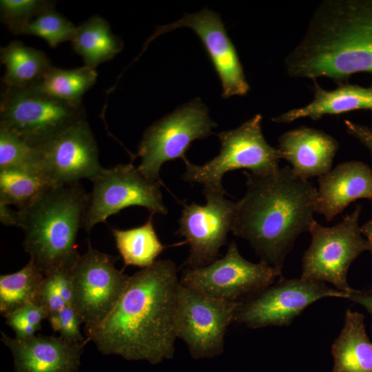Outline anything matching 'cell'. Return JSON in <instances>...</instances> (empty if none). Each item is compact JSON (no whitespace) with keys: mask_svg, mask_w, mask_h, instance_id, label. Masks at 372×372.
Here are the masks:
<instances>
[{"mask_svg":"<svg viewBox=\"0 0 372 372\" xmlns=\"http://www.w3.org/2000/svg\"><path fill=\"white\" fill-rule=\"evenodd\" d=\"M175 263L157 260L130 276L127 285L110 314L86 332L103 355L152 364L174 357L180 288Z\"/></svg>","mask_w":372,"mask_h":372,"instance_id":"obj_1","label":"cell"},{"mask_svg":"<svg viewBox=\"0 0 372 372\" xmlns=\"http://www.w3.org/2000/svg\"><path fill=\"white\" fill-rule=\"evenodd\" d=\"M243 174L246 192L236 202L231 231L249 242L260 261L282 272L295 240L316 221L317 189L289 166L267 174Z\"/></svg>","mask_w":372,"mask_h":372,"instance_id":"obj_2","label":"cell"},{"mask_svg":"<svg viewBox=\"0 0 372 372\" xmlns=\"http://www.w3.org/2000/svg\"><path fill=\"white\" fill-rule=\"evenodd\" d=\"M285 65L291 77L339 84L358 72L372 74V0L322 1Z\"/></svg>","mask_w":372,"mask_h":372,"instance_id":"obj_3","label":"cell"},{"mask_svg":"<svg viewBox=\"0 0 372 372\" xmlns=\"http://www.w3.org/2000/svg\"><path fill=\"white\" fill-rule=\"evenodd\" d=\"M87 197L79 183L51 187L31 205L17 210L24 250L44 276L71 269L79 257L76 237Z\"/></svg>","mask_w":372,"mask_h":372,"instance_id":"obj_4","label":"cell"},{"mask_svg":"<svg viewBox=\"0 0 372 372\" xmlns=\"http://www.w3.org/2000/svg\"><path fill=\"white\" fill-rule=\"evenodd\" d=\"M262 116L258 114L239 127L218 134L220 151L218 156L202 165L184 160L183 180L203 184L204 188L225 192L224 175L233 170L246 169L254 174L277 171L281 159L278 148L268 144L261 127Z\"/></svg>","mask_w":372,"mask_h":372,"instance_id":"obj_5","label":"cell"},{"mask_svg":"<svg viewBox=\"0 0 372 372\" xmlns=\"http://www.w3.org/2000/svg\"><path fill=\"white\" fill-rule=\"evenodd\" d=\"M84 119V107H74L33 86L4 87L1 94L0 126L37 149Z\"/></svg>","mask_w":372,"mask_h":372,"instance_id":"obj_6","label":"cell"},{"mask_svg":"<svg viewBox=\"0 0 372 372\" xmlns=\"http://www.w3.org/2000/svg\"><path fill=\"white\" fill-rule=\"evenodd\" d=\"M361 206L337 225L327 227L315 221L309 231L311 242L302 260L300 278L306 281L331 283L349 295L355 289L348 283L347 273L353 261L369 250L358 226Z\"/></svg>","mask_w":372,"mask_h":372,"instance_id":"obj_7","label":"cell"},{"mask_svg":"<svg viewBox=\"0 0 372 372\" xmlns=\"http://www.w3.org/2000/svg\"><path fill=\"white\" fill-rule=\"evenodd\" d=\"M216 126L199 99L183 105L145 130L138 146V169L149 180L162 184L161 166L177 158L185 160L191 143L212 134Z\"/></svg>","mask_w":372,"mask_h":372,"instance_id":"obj_8","label":"cell"},{"mask_svg":"<svg viewBox=\"0 0 372 372\" xmlns=\"http://www.w3.org/2000/svg\"><path fill=\"white\" fill-rule=\"evenodd\" d=\"M92 192L83 219L82 228L89 234L99 223L130 206H141L150 215H165L161 183L147 178L132 163L103 169L91 180Z\"/></svg>","mask_w":372,"mask_h":372,"instance_id":"obj_9","label":"cell"},{"mask_svg":"<svg viewBox=\"0 0 372 372\" xmlns=\"http://www.w3.org/2000/svg\"><path fill=\"white\" fill-rule=\"evenodd\" d=\"M349 296L324 282L286 279L281 276L274 283L238 300L234 322L251 329L289 326L318 300L348 298Z\"/></svg>","mask_w":372,"mask_h":372,"instance_id":"obj_10","label":"cell"},{"mask_svg":"<svg viewBox=\"0 0 372 372\" xmlns=\"http://www.w3.org/2000/svg\"><path fill=\"white\" fill-rule=\"evenodd\" d=\"M117 257L94 249L80 255L70 270L72 306L85 324V332L97 327L112 311L130 278L115 267Z\"/></svg>","mask_w":372,"mask_h":372,"instance_id":"obj_11","label":"cell"},{"mask_svg":"<svg viewBox=\"0 0 372 372\" xmlns=\"http://www.w3.org/2000/svg\"><path fill=\"white\" fill-rule=\"evenodd\" d=\"M237 304L238 301L219 300L180 285L176 336L186 344L194 359L211 358L223 353L225 335L234 322Z\"/></svg>","mask_w":372,"mask_h":372,"instance_id":"obj_12","label":"cell"},{"mask_svg":"<svg viewBox=\"0 0 372 372\" xmlns=\"http://www.w3.org/2000/svg\"><path fill=\"white\" fill-rule=\"evenodd\" d=\"M281 276V271L265 262L254 263L244 258L231 241L223 258L200 268H185L180 282L211 297L237 302L274 283Z\"/></svg>","mask_w":372,"mask_h":372,"instance_id":"obj_13","label":"cell"},{"mask_svg":"<svg viewBox=\"0 0 372 372\" xmlns=\"http://www.w3.org/2000/svg\"><path fill=\"white\" fill-rule=\"evenodd\" d=\"M205 205H184L177 231L189 246L185 268L207 266L218 259L231 229L236 202L225 197L226 192L204 188Z\"/></svg>","mask_w":372,"mask_h":372,"instance_id":"obj_14","label":"cell"},{"mask_svg":"<svg viewBox=\"0 0 372 372\" xmlns=\"http://www.w3.org/2000/svg\"><path fill=\"white\" fill-rule=\"evenodd\" d=\"M39 170L52 187L92 180L103 169L94 134L82 120L38 149Z\"/></svg>","mask_w":372,"mask_h":372,"instance_id":"obj_15","label":"cell"},{"mask_svg":"<svg viewBox=\"0 0 372 372\" xmlns=\"http://www.w3.org/2000/svg\"><path fill=\"white\" fill-rule=\"evenodd\" d=\"M182 27L192 29L203 42L221 81L223 97L245 95L249 85L243 68L219 14L214 11L205 8L194 14H185L173 23L160 26L146 43L162 34Z\"/></svg>","mask_w":372,"mask_h":372,"instance_id":"obj_16","label":"cell"},{"mask_svg":"<svg viewBox=\"0 0 372 372\" xmlns=\"http://www.w3.org/2000/svg\"><path fill=\"white\" fill-rule=\"evenodd\" d=\"M1 334L13 355V372H78L83 347L89 342L87 338L75 342L61 336L34 335L20 340Z\"/></svg>","mask_w":372,"mask_h":372,"instance_id":"obj_17","label":"cell"},{"mask_svg":"<svg viewBox=\"0 0 372 372\" xmlns=\"http://www.w3.org/2000/svg\"><path fill=\"white\" fill-rule=\"evenodd\" d=\"M316 212L327 221L333 220L351 202L360 198L372 200V170L358 161L339 164L318 177Z\"/></svg>","mask_w":372,"mask_h":372,"instance_id":"obj_18","label":"cell"},{"mask_svg":"<svg viewBox=\"0 0 372 372\" xmlns=\"http://www.w3.org/2000/svg\"><path fill=\"white\" fill-rule=\"evenodd\" d=\"M338 141L325 132L300 126L283 133L278 138L281 158L291 165L302 178L321 176L331 170L338 149Z\"/></svg>","mask_w":372,"mask_h":372,"instance_id":"obj_19","label":"cell"},{"mask_svg":"<svg viewBox=\"0 0 372 372\" xmlns=\"http://www.w3.org/2000/svg\"><path fill=\"white\" fill-rule=\"evenodd\" d=\"M313 81L314 96L311 103L284 112L271 121L277 123H289L300 118L318 120L325 115H338L356 110L372 111V85L364 87L342 83L336 89L327 90Z\"/></svg>","mask_w":372,"mask_h":372,"instance_id":"obj_20","label":"cell"},{"mask_svg":"<svg viewBox=\"0 0 372 372\" xmlns=\"http://www.w3.org/2000/svg\"><path fill=\"white\" fill-rule=\"evenodd\" d=\"M333 372H372V342L365 329L364 316L347 309L344 326L331 346Z\"/></svg>","mask_w":372,"mask_h":372,"instance_id":"obj_21","label":"cell"},{"mask_svg":"<svg viewBox=\"0 0 372 372\" xmlns=\"http://www.w3.org/2000/svg\"><path fill=\"white\" fill-rule=\"evenodd\" d=\"M71 41L85 65L95 69L99 64L112 60L123 48L121 39L112 32L107 21L99 15L77 26Z\"/></svg>","mask_w":372,"mask_h":372,"instance_id":"obj_22","label":"cell"},{"mask_svg":"<svg viewBox=\"0 0 372 372\" xmlns=\"http://www.w3.org/2000/svg\"><path fill=\"white\" fill-rule=\"evenodd\" d=\"M0 59L6 70L2 78V83L6 87H30L52 66L50 59L43 51L16 40L1 48Z\"/></svg>","mask_w":372,"mask_h":372,"instance_id":"obj_23","label":"cell"},{"mask_svg":"<svg viewBox=\"0 0 372 372\" xmlns=\"http://www.w3.org/2000/svg\"><path fill=\"white\" fill-rule=\"evenodd\" d=\"M97 72L86 65L70 70L52 66L33 86L76 108H83L84 94L96 83Z\"/></svg>","mask_w":372,"mask_h":372,"instance_id":"obj_24","label":"cell"},{"mask_svg":"<svg viewBox=\"0 0 372 372\" xmlns=\"http://www.w3.org/2000/svg\"><path fill=\"white\" fill-rule=\"evenodd\" d=\"M112 233L125 266L149 267L165 248L155 231L152 215L140 227L126 230L113 228Z\"/></svg>","mask_w":372,"mask_h":372,"instance_id":"obj_25","label":"cell"},{"mask_svg":"<svg viewBox=\"0 0 372 372\" xmlns=\"http://www.w3.org/2000/svg\"><path fill=\"white\" fill-rule=\"evenodd\" d=\"M44 278V274L30 259L19 271L1 275V315L6 318L25 305L40 304V292Z\"/></svg>","mask_w":372,"mask_h":372,"instance_id":"obj_26","label":"cell"},{"mask_svg":"<svg viewBox=\"0 0 372 372\" xmlns=\"http://www.w3.org/2000/svg\"><path fill=\"white\" fill-rule=\"evenodd\" d=\"M52 187L43 174L34 169L0 170V203L23 210Z\"/></svg>","mask_w":372,"mask_h":372,"instance_id":"obj_27","label":"cell"},{"mask_svg":"<svg viewBox=\"0 0 372 372\" xmlns=\"http://www.w3.org/2000/svg\"><path fill=\"white\" fill-rule=\"evenodd\" d=\"M40 154L14 132L0 126V170H39Z\"/></svg>","mask_w":372,"mask_h":372,"instance_id":"obj_28","label":"cell"},{"mask_svg":"<svg viewBox=\"0 0 372 372\" xmlns=\"http://www.w3.org/2000/svg\"><path fill=\"white\" fill-rule=\"evenodd\" d=\"M55 4L46 0H1V21L13 34L21 35L36 17L54 9Z\"/></svg>","mask_w":372,"mask_h":372,"instance_id":"obj_29","label":"cell"},{"mask_svg":"<svg viewBox=\"0 0 372 372\" xmlns=\"http://www.w3.org/2000/svg\"><path fill=\"white\" fill-rule=\"evenodd\" d=\"M77 26L54 9L48 10L36 17L25 29L23 34L43 39L51 48L72 41Z\"/></svg>","mask_w":372,"mask_h":372,"instance_id":"obj_30","label":"cell"},{"mask_svg":"<svg viewBox=\"0 0 372 372\" xmlns=\"http://www.w3.org/2000/svg\"><path fill=\"white\" fill-rule=\"evenodd\" d=\"M49 312L41 305L29 304L9 314L6 323L15 333V338L26 339L41 329V322L48 319Z\"/></svg>","mask_w":372,"mask_h":372,"instance_id":"obj_31","label":"cell"},{"mask_svg":"<svg viewBox=\"0 0 372 372\" xmlns=\"http://www.w3.org/2000/svg\"><path fill=\"white\" fill-rule=\"evenodd\" d=\"M54 331H59L64 339L81 342L87 340L80 331L82 319L72 306H66L57 313L50 314L48 319Z\"/></svg>","mask_w":372,"mask_h":372,"instance_id":"obj_32","label":"cell"},{"mask_svg":"<svg viewBox=\"0 0 372 372\" xmlns=\"http://www.w3.org/2000/svg\"><path fill=\"white\" fill-rule=\"evenodd\" d=\"M40 304L49 312L50 315L57 313L68 306L46 276L40 292Z\"/></svg>","mask_w":372,"mask_h":372,"instance_id":"obj_33","label":"cell"},{"mask_svg":"<svg viewBox=\"0 0 372 372\" xmlns=\"http://www.w3.org/2000/svg\"><path fill=\"white\" fill-rule=\"evenodd\" d=\"M347 132L357 138L372 153V127L345 120Z\"/></svg>","mask_w":372,"mask_h":372,"instance_id":"obj_34","label":"cell"},{"mask_svg":"<svg viewBox=\"0 0 372 372\" xmlns=\"http://www.w3.org/2000/svg\"><path fill=\"white\" fill-rule=\"evenodd\" d=\"M347 299L364 307L372 318V285L362 289H355Z\"/></svg>","mask_w":372,"mask_h":372,"instance_id":"obj_35","label":"cell"},{"mask_svg":"<svg viewBox=\"0 0 372 372\" xmlns=\"http://www.w3.org/2000/svg\"><path fill=\"white\" fill-rule=\"evenodd\" d=\"M9 205L0 203V220L7 226L19 227V216L18 211H13Z\"/></svg>","mask_w":372,"mask_h":372,"instance_id":"obj_36","label":"cell"},{"mask_svg":"<svg viewBox=\"0 0 372 372\" xmlns=\"http://www.w3.org/2000/svg\"><path fill=\"white\" fill-rule=\"evenodd\" d=\"M362 234L364 235L369 245V250L372 255V219L366 222L364 225L360 227Z\"/></svg>","mask_w":372,"mask_h":372,"instance_id":"obj_37","label":"cell"}]
</instances>
